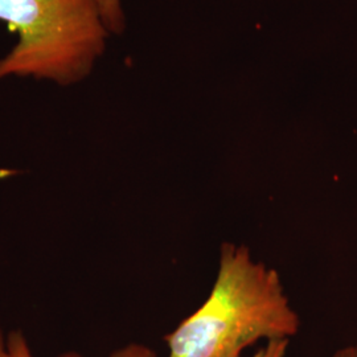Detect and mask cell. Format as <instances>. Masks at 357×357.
<instances>
[{
  "label": "cell",
  "mask_w": 357,
  "mask_h": 357,
  "mask_svg": "<svg viewBox=\"0 0 357 357\" xmlns=\"http://www.w3.org/2000/svg\"><path fill=\"white\" fill-rule=\"evenodd\" d=\"M0 20L19 36L0 59V79L75 85L91 73L110 35L94 0H0Z\"/></svg>",
  "instance_id": "2"
},
{
  "label": "cell",
  "mask_w": 357,
  "mask_h": 357,
  "mask_svg": "<svg viewBox=\"0 0 357 357\" xmlns=\"http://www.w3.org/2000/svg\"><path fill=\"white\" fill-rule=\"evenodd\" d=\"M332 357H357V343L339 349Z\"/></svg>",
  "instance_id": "7"
},
{
  "label": "cell",
  "mask_w": 357,
  "mask_h": 357,
  "mask_svg": "<svg viewBox=\"0 0 357 357\" xmlns=\"http://www.w3.org/2000/svg\"><path fill=\"white\" fill-rule=\"evenodd\" d=\"M299 328L278 271L225 243L204 303L165 337L167 357H241L259 340H290Z\"/></svg>",
  "instance_id": "1"
},
{
  "label": "cell",
  "mask_w": 357,
  "mask_h": 357,
  "mask_svg": "<svg viewBox=\"0 0 357 357\" xmlns=\"http://www.w3.org/2000/svg\"><path fill=\"white\" fill-rule=\"evenodd\" d=\"M0 357H8L7 351V336L4 335L1 324H0Z\"/></svg>",
  "instance_id": "8"
},
{
  "label": "cell",
  "mask_w": 357,
  "mask_h": 357,
  "mask_svg": "<svg viewBox=\"0 0 357 357\" xmlns=\"http://www.w3.org/2000/svg\"><path fill=\"white\" fill-rule=\"evenodd\" d=\"M290 340H271L259 348L252 357H286Z\"/></svg>",
  "instance_id": "6"
},
{
  "label": "cell",
  "mask_w": 357,
  "mask_h": 357,
  "mask_svg": "<svg viewBox=\"0 0 357 357\" xmlns=\"http://www.w3.org/2000/svg\"><path fill=\"white\" fill-rule=\"evenodd\" d=\"M8 357H35L28 344L26 335L20 330H15L7 336Z\"/></svg>",
  "instance_id": "5"
},
{
  "label": "cell",
  "mask_w": 357,
  "mask_h": 357,
  "mask_svg": "<svg viewBox=\"0 0 357 357\" xmlns=\"http://www.w3.org/2000/svg\"><path fill=\"white\" fill-rule=\"evenodd\" d=\"M94 1L100 10L103 23L107 28L109 33H115V35L122 33L126 26V20H125L121 0H94Z\"/></svg>",
  "instance_id": "3"
},
{
  "label": "cell",
  "mask_w": 357,
  "mask_h": 357,
  "mask_svg": "<svg viewBox=\"0 0 357 357\" xmlns=\"http://www.w3.org/2000/svg\"><path fill=\"white\" fill-rule=\"evenodd\" d=\"M57 357H85L76 351H68L63 352L61 355ZM110 357H156V354L153 348L147 345L141 344V343H130L125 345L119 349H115L114 352L110 355Z\"/></svg>",
  "instance_id": "4"
}]
</instances>
